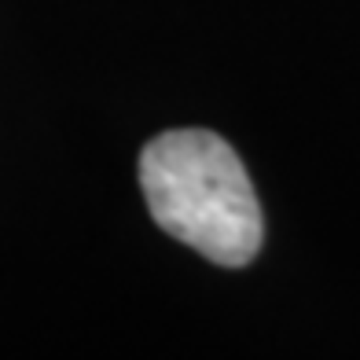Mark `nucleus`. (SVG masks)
Segmentation results:
<instances>
[{
  "instance_id": "nucleus-1",
  "label": "nucleus",
  "mask_w": 360,
  "mask_h": 360,
  "mask_svg": "<svg viewBox=\"0 0 360 360\" xmlns=\"http://www.w3.org/2000/svg\"><path fill=\"white\" fill-rule=\"evenodd\" d=\"M140 188L162 232L214 265H250L265 239L254 184L239 155L206 129H173L140 151Z\"/></svg>"
}]
</instances>
